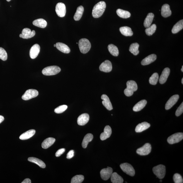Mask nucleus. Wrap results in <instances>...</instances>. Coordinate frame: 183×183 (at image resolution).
<instances>
[{
  "label": "nucleus",
  "mask_w": 183,
  "mask_h": 183,
  "mask_svg": "<svg viewBox=\"0 0 183 183\" xmlns=\"http://www.w3.org/2000/svg\"><path fill=\"white\" fill-rule=\"evenodd\" d=\"M183 28V20H180L174 25L172 30L173 34H176L180 31Z\"/></svg>",
  "instance_id": "nucleus-34"
},
{
  "label": "nucleus",
  "mask_w": 183,
  "mask_h": 183,
  "mask_svg": "<svg viewBox=\"0 0 183 183\" xmlns=\"http://www.w3.org/2000/svg\"><path fill=\"white\" fill-rule=\"evenodd\" d=\"M35 34L36 32L34 30L31 31L30 29L25 28L22 30V34L19 35V37L23 39H27L34 37Z\"/></svg>",
  "instance_id": "nucleus-12"
},
{
  "label": "nucleus",
  "mask_w": 183,
  "mask_h": 183,
  "mask_svg": "<svg viewBox=\"0 0 183 183\" xmlns=\"http://www.w3.org/2000/svg\"><path fill=\"white\" fill-rule=\"evenodd\" d=\"M182 84H183V79L182 78Z\"/></svg>",
  "instance_id": "nucleus-50"
},
{
  "label": "nucleus",
  "mask_w": 183,
  "mask_h": 183,
  "mask_svg": "<svg viewBox=\"0 0 183 183\" xmlns=\"http://www.w3.org/2000/svg\"><path fill=\"white\" fill-rule=\"evenodd\" d=\"M113 170L111 167H107V168L102 169L100 172L102 179L104 180H108L111 176Z\"/></svg>",
  "instance_id": "nucleus-11"
},
{
  "label": "nucleus",
  "mask_w": 183,
  "mask_h": 183,
  "mask_svg": "<svg viewBox=\"0 0 183 183\" xmlns=\"http://www.w3.org/2000/svg\"><path fill=\"white\" fill-rule=\"evenodd\" d=\"M90 119L89 115L87 113L83 114L78 118L77 124L79 126H84L88 122Z\"/></svg>",
  "instance_id": "nucleus-16"
},
{
  "label": "nucleus",
  "mask_w": 183,
  "mask_h": 183,
  "mask_svg": "<svg viewBox=\"0 0 183 183\" xmlns=\"http://www.w3.org/2000/svg\"><path fill=\"white\" fill-rule=\"evenodd\" d=\"M65 151V149L62 148L58 150L56 154V157H59L61 156V155L64 154Z\"/></svg>",
  "instance_id": "nucleus-45"
},
{
  "label": "nucleus",
  "mask_w": 183,
  "mask_h": 183,
  "mask_svg": "<svg viewBox=\"0 0 183 183\" xmlns=\"http://www.w3.org/2000/svg\"><path fill=\"white\" fill-rule=\"evenodd\" d=\"M36 130L32 129L30 130L27 131L22 134L19 137V139L22 140L28 139L36 133Z\"/></svg>",
  "instance_id": "nucleus-24"
},
{
  "label": "nucleus",
  "mask_w": 183,
  "mask_h": 183,
  "mask_svg": "<svg viewBox=\"0 0 183 183\" xmlns=\"http://www.w3.org/2000/svg\"><path fill=\"white\" fill-rule=\"evenodd\" d=\"M147 104V101L146 100H142L135 105L133 107V110L135 112H139L141 111L146 106Z\"/></svg>",
  "instance_id": "nucleus-27"
},
{
  "label": "nucleus",
  "mask_w": 183,
  "mask_h": 183,
  "mask_svg": "<svg viewBox=\"0 0 183 183\" xmlns=\"http://www.w3.org/2000/svg\"><path fill=\"white\" fill-rule=\"evenodd\" d=\"M172 14L171 11L170 10V6L168 4H165L162 7L161 14L162 16L166 18L170 16Z\"/></svg>",
  "instance_id": "nucleus-21"
},
{
  "label": "nucleus",
  "mask_w": 183,
  "mask_h": 183,
  "mask_svg": "<svg viewBox=\"0 0 183 183\" xmlns=\"http://www.w3.org/2000/svg\"><path fill=\"white\" fill-rule=\"evenodd\" d=\"M106 4L104 1H101L95 5L93 9L92 16L95 18L101 17L106 9Z\"/></svg>",
  "instance_id": "nucleus-1"
},
{
  "label": "nucleus",
  "mask_w": 183,
  "mask_h": 183,
  "mask_svg": "<svg viewBox=\"0 0 183 183\" xmlns=\"http://www.w3.org/2000/svg\"><path fill=\"white\" fill-rule=\"evenodd\" d=\"M139 45L137 43H134L130 45L129 51L134 56H137L139 53Z\"/></svg>",
  "instance_id": "nucleus-37"
},
{
  "label": "nucleus",
  "mask_w": 183,
  "mask_h": 183,
  "mask_svg": "<svg viewBox=\"0 0 183 183\" xmlns=\"http://www.w3.org/2000/svg\"><path fill=\"white\" fill-rule=\"evenodd\" d=\"M162 180H160V182H162Z\"/></svg>",
  "instance_id": "nucleus-53"
},
{
  "label": "nucleus",
  "mask_w": 183,
  "mask_h": 183,
  "mask_svg": "<svg viewBox=\"0 0 183 183\" xmlns=\"http://www.w3.org/2000/svg\"><path fill=\"white\" fill-rule=\"evenodd\" d=\"M40 51V47L38 44H35L30 50V56L32 59H36L39 54Z\"/></svg>",
  "instance_id": "nucleus-15"
},
{
  "label": "nucleus",
  "mask_w": 183,
  "mask_h": 183,
  "mask_svg": "<svg viewBox=\"0 0 183 183\" xmlns=\"http://www.w3.org/2000/svg\"><path fill=\"white\" fill-rule=\"evenodd\" d=\"M101 99L103 100L102 104L109 111H111L113 109L112 104L108 97L105 94L102 95L101 96Z\"/></svg>",
  "instance_id": "nucleus-19"
},
{
  "label": "nucleus",
  "mask_w": 183,
  "mask_h": 183,
  "mask_svg": "<svg viewBox=\"0 0 183 183\" xmlns=\"http://www.w3.org/2000/svg\"><path fill=\"white\" fill-rule=\"evenodd\" d=\"M56 48L59 51L64 53L68 54L70 52V49L67 45L61 42H57L56 44Z\"/></svg>",
  "instance_id": "nucleus-23"
},
{
  "label": "nucleus",
  "mask_w": 183,
  "mask_h": 183,
  "mask_svg": "<svg viewBox=\"0 0 183 183\" xmlns=\"http://www.w3.org/2000/svg\"><path fill=\"white\" fill-rule=\"evenodd\" d=\"M121 169L125 173L131 176H134L135 175V170L132 165L127 163L120 165Z\"/></svg>",
  "instance_id": "nucleus-6"
},
{
  "label": "nucleus",
  "mask_w": 183,
  "mask_h": 183,
  "mask_svg": "<svg viewBox=\"0 0 183 183\" xmlns=\"http://www.w3.org/2000/svg\"><path fill=\"white\" fill-rule=\"evenodd\" d=\"M74 150H70L69 152L67 153V158L68 159H72V157H73L74 156Z\"/></svg>",
  "instance_id": "nucleus-46"
},
{
  "label": "nucleus",
  "mask_w": 183,
  "mask_h": 183,
  "mask_svg": "<svg viewBox=\"0 0 183 183\" xmlns=\"http://www.w3.org/2000/svg\"><path fill=\"white\" fill-rule=\"evenodd\" d=\"M111 181L113 183H122L124 180L117 173H112L111 176Z\"/></svg>",
  "instance_id": "nucleus-32"
},
{
  "label": "nucleus",
  "mask_w": 183,
  "mask_h": 183,
  "mask_svg": "<svg viewBox=\"0 0 183 183\" xmlns=\"http://www.w3.org/2000/svg\"><path fill=\"white\" fill-rule=\"evenodd\" d=\"M181 71L182 72H183V66H182V68L181 69Z\"/></svg>",
  "instance_id": "nucleus-49"
},
{
  "label": "nucleus",
  "mask_w": 183,
  "mask_h": 183,
  "mask_svg": "<svg viewBox=\"0 0 183 183\" xmlns=\"http://www.w3.org/2000/svg\"><path fill=\"white\" fill-rule=\"evenodd\" d=\"M29 161L38 165L39 166L42 168H45L46 167V164L41 160L36 158L34 157H29L28 159Z\"/></svg>",
  "instance_id": "nucleus-31"
},
{
  "label": "nucleus",
  "mask_w": 183,
  "mask_h": 183,
  "mask_svg": "<svg viewBox=\"0 0 183 183\" xmlns=\"http://www.w3.org/2000/svg\"><path fill=\"white\" fill-rule=\"evenodd\" d=\"M108 49L110 53L114 56H119V52L117 47L113 44H110L108 46Z\"/></svg>",
  "instance_id": "nucleus-36"
},
{
  "label": "nucleus",
  "mask_w": 183,
  "mask_h": 183,
  "mask_svg": "<svg viewBox=\"0 0 183 183\" xmlns=\"http://www.w3.org/2000/svg\"><path fill=\"white\" fill-rule=\"evenodd\" d=\"M127 88L124 90V93L126 96H131L134 92L138 89L137 85L136 82L133 81H129L127 83Z\"/></svg>",
  "instance_id": "nucleus-2"
},
{
  "label": "nucleus",
  "mask_w": 183,
  "mask_h": 183,
  "mask_svg": "<svg viewBox=\"0 0 183 183\" xmlns=\"http://www.w3.org/2000/svg\"><path fill=\"white\" fill-rule=\"evenodd\" d=\"M118 16L123 19H127L131 16V13L129 11L121 9H118L116 11Z\"/></svg>",
  "instance_id": "nucleus-35"
},
{
  "label": "nucleus",
  "mask_w": 183,
  "mask_h": 183,
  "mask_svg": "<svg viewBox=\"0 0 183 183\" xmlns=\"http://www.w3.org/2000/svg\"><path fill=\"white\" fill-rule=\"evenodd\" d=\"M4 120V117L3 116H1V115H0V124H1L2 122H3Z\"/></svg>",
  "instance_id": "nucleus-48"
},
{
  "label": "nucleus",
  "mask_w": 183,
  "mask_h": 183,
  "mask_svg": "<svg viewBox=\"0 0 183 183\" xmlns=\"http://www.w3.org/2000/svg\"><path fill=\"white\" fill-rule=\"evenodd\" d=\"M56 11L57 16L63 17L65 16L66 12V7L64 4L62 2L57 4L56 7Z\"/></svg>",
  "instance_id": "nucleus-10"
},
{
  "label": "nucleus",
  "mask_w": 183,
  "mask_h": 183,
  "mask_svg": "<svg viewBox=\"0 0 183 183\" xmlns=\"http://www.w3.org/2000/svg\"><path fill=\"white\" fill-rule=\"evenodd\" d=\"M119 30L123 35L126 36H131L133 34L131 29L129 27L125 26L120 27Z\"/></svg>",
  "instance_id": "nucleus-26"
},
{
  "label": "nucleus",
  "mask_w": 183,
  "mask_h": 183,
  "mask_svg": "<svg viewBox=\"0 0 183 183\" xmlns=\"http://www.w3.org/2000/svg\"><path fill=\"white\" fill-rule=\"evenodd\" d=\"M84 177L82 175H77L72 178L71 183H81L84 181Z\"/></svg>",
  "instance_id": "nucleus-40"
},
{
  "label": "nucleus",
  "mask_w": 183,
  "mask_h": 183,
  "mask_svg": "<svg viewBox=\"0 0 183 183\" xmlns=\"http://www.w3.org/2000/svg\"><path fill=\"white\" fill-rule=\"evenodd\" d=\"M93 139V136L92 134L88 133L87 134L84 138L82 142V145L84 148L85 149L87 147L89 143L92 141Z\"/></svg>",
  "instance_id": "nucleus-30"
},
{
  "label": "nucleus",
  "mask_w": 183,
  "mask_h": 183,
  "mask_svg": "<svg viewBox=\"0 0 183 183\" xmlns=\"http://www.w3.org/2000/svg\"><path fill=\"white\" fill-rule=\"evenodd\" d=\"M54 47H56V44H54Z\"/></svg>",
  "instance_id": "nucleus-52"
},
{
  "label": "nucleus",
  "mask_w": 183,
  "mask_h": 183,
  "mask_svg": "<svg viewBox=\"0 0 183 183\" xmlns=\"http://www.w3.org/2000/svg\"><path fill=\"white\" fill-rule=\"evenodd\" d=\"M61 69L57 66H51L45 67L42 70V73L44 76H51L59 73Z\"/></svg>",
  "instance_id": "nucleus-4"
},
{
  "label": "nucleus",
  "mask_w": 183,
  "mask_h": 183,
  "mask_svg": "<svg viewBox=\"0 0 183 183\" xmlns=\"http://www.w3.org/2000/svg\"><path fill=\"white\" fill-rule=\"evenodd\" d=\"M39 95V92L36 90L30 89L27 90L22 96V99L27 101L36 97Z\"/></svg>",
  "instance_id": "nucleus-8"
},
{
  "label": "nucleus",
  "mask_w": 183,
  "mask_h": 183,
  "mask_svg": "<svg viewBox=\"0 0 183 183\" xmlns=\"http://www.w3.org/2000/svg\"><path fill=\"white\" fill-rule=\"evenodd\" d=\"M159 74L157 73H155L152 75L149 80L150 83L152 85H156L159 80Z\"/></svg>",
  "instance_id": "nucleus-39"
},
{
  "label": "nucleus",
  "mask_w": 183,
  "mask_h": 183,
  "mask_svg": "<svg viewBox=\"0 0 183 183\" xmlns=\"http://www.w3.org/2000/svg\"><path fill=\"white\" fill-rule=\"evenodd\" d=\"M79 46L80 51L82 53L86 54L91 48V44L88 39H82L79 40Z\"/></svg>",
  "instance_id": "nucleus-3"
},
{
  "label": "nucleus",
  "mask_w": 183,
  "mask_h": 183,
  "mask_svg": "<svg viewBox=\"0 0 183 183\" xmlns=\"http://www.w3.org/2000/svg\"><path fill=\"white\" fill-rule=\"evenodd\" d=\"M179 96L178 95H175L172 96L167 102L165 104V109L168 110L171 109L174 105L176 103L179 99Z\"/></svg>",
  "instance_id": "nucleus-14"
},
{
  "label": "nucleus",
  "mask_w": 183,
  "mask_h": 183,
  "mask_svg": "<svg viewBox=\"0 0 183 183\" xmlns=\"http://www.w3.org/2000/svg\"><path fill=\"white\" fill-rule=\"evenodd\" d=\"M31 183V180L29 179H25L21 183Z\"/></svg>",
  "instance_id": "nucleus-47"
},
{
  "label": "nucleus",
  "mask_w": 183,
  "mask_h": 183,
  "mask_svg": "<svg viewBox=\"0 0 183 183\" xmlns=\"http://www.w3.org/2000/svg\"><path fill=\"white\" fill-rule=\"evenodd\" d=\"M183 112V103H182V104H180V106L178 108L176 113H175V115L176 116H179L180 115H182Z\"/></svg>",
  "instance_id": "nucleus-44"
},
{
  "label": "nucleus",
  "mask_w": 183,
  "mask_h": 183,
  "mask_svg": "<svg viewBox=\"0 0 183 183\" xmlns=\"http://www.w3.org/2000/svg\"><path fill=\"white\" fill-rule=\"evenodd\" d=\"M156 25L153 24L152 25L149 27H147L145 30V33L148 36H151L153 34L156 30Z\"/></svg>",
  "instance_id": "nucleus-38"
},
{
  "label": "nucleus",
  "mask_w": 183,
  "mask_h": 183,
  "mask_svg": "<svg viewBox=\"0 0 183 183\" xmlns=\"http://www.w3.org/2000/svg\"><path fill=\"white\" fill-rule=\"evenodd\" d=\"M67 106L66 105H61L56 108L54 112L57 114H61L64 112L67 109Z\"/></svg>",
  "instance_id": "nucleus-41"
},
{
  "label": "nucleus",
  "mask_w": 183,
  "mask_h": 183,
  "mask_svg": "<svg viewBox=\"0 0 183 183\" xmlns=\"http://www.w3.org/2000/svg\"><path fill=\"white\" fill-rule=\"evenodd\" d=\"M150 127V124L146 122H144L137 125L135 131L137 133L142 132L148 129Z\"/></svg>",
  "instance_id": "nucleus-22"
},
{
  "label": "nucleus",
  "mask_w": 183,
  "mask_h": 183,
  "mask_svg": "<svg viewBox=\"0 0 183 183\" xmlns=\"http://www.w3.org/2000/svg\"><path fill=\"white\" fill-rule=\"evenodd\" d=\"M7 1L9 2L11 1V0H6Z\"/></svg>",
  "instance_id": "nucleus-51"
},
{
  "label": "nucleus",
  "mask_w": 183,
  "mask_h": 183,
  "mask_svg": "<svg viewBox=\"0 0 183 183\" xmlns=\"http://www.w3.org/2000/svg\"><path fill=\"white\" fill-rule=\"evenodd\" d=\"M112 66L111 62L108 60H106L100 65L99 69L100 71L109 73L111 71Z\"/></svg>",
  "instance_id": "nucleus-13"
},
{
  "label": "nucleus",
  "mask_w": 183,
  "mask_h": 183,
  "mask_svg": "<svg viewBox=\"0 0 183 183\" xmlns=\"http://www.w3.org/2000/svg\"><path fill=\"white\" fill-rule=\"evenodd\" d=\"M154 17V15L153 13H150L147 14L144 20V26L145 27L147 28L151 26Z\"/></svg>",
  "instance_id": "nucleus-29"
},
{
  "label": "nucleus",
  "mask_w": 183,
  "mask_h": 183,
  "mask_svg": "<svg viewBox=\"0 0 183 183\" xmlns=\"http://www.w3.org/2000/svg\"><path fill=\"white\" fill-rule=\"evenodd\" d=\"M183 139L182 133H177L170 136L167 139L168 143L170 144L177 143Z\"/></svg>",
  "instance_id": "nucleus-7"
},
{
  "label": "nucleus",
  "mask_w": 183,
  "mask_h": 183,
  "mask_svg": "<svg viewBox=\"0 0 183 183\" xmlns=\"http://www.w3.org/2000/svg\"><path fill=\"white\" fill-rule=\"evenodd\" d=\"M153 171L157 177L160 179H164L165 176L166 169L164 165L160 164L153 168Z\"/></svg>",
  "instance_id": "nucleus-5"
},
{
  "label": "nucleus",
  "mask_w": 183,
  "mask_h": 183,
  "mask_svg": "<svg viewBox=\"0 0 183 183\" xmlns=\"http://www.w3.org/2000/svg\"><path fill=\"white\" fill-rule=\"evenodd\" d=\"M157 59V56L155 54H152L145 57L142 60L141 64L143 66H145L151 64L154 62Z\"/></svg>",
  "instance_id": "nucleus-20"
},
{
  "label": "nucleus",
  "mask_w": 183,
  "mask_h": 183,
  "mask_svg": "<svg viewBox=\"0 0 183 183\" xmlns=\"http://www.w3.org/2000/svg\"><path fill=\"white\" fill-rule=\"evenodd\" d=\"M173 180L175 183H182L183 179L181 175L179 174H175L173 176Z\"/></svg>",
  "instance_id": "nucleus-43"
},
{
  "label": "nucleus",
  "mask_w": 183,
  "mask_h": 183,
  "mask_svg": "<svg viewBox=\"0 0 183 183\" xmlns=\"http://www.w3.org/2000/svg\"><path fill=\"white\" fill-rule=\"evenodd\" d=\"M112 131L111 127L109 126H107L105 127L104 132L102 133L100 135V139L103 141L109 138L112 134Z\"/></svg>",
  "instance_id": "nucleus-18"
},
{
  "label": "nucleus",
  "mask_w": 183,
  "mask_h": 183,
  "mask_svg": "<svg viewBox=\"0 0 183 183\" xmlns=\"http://www.w3.org/2000/svg\"><path fill=\"white\" fill-rule=\"evenodd\" d=\"M7 58V55L6 51L2 47H0V59L2 61H6Z\"/></svg>",
  "instance_id": "nucleus-42"
},
{
  "label": "nucleus",
  "mask_w": 183,
  "mask_h": 183,
  "mask_svg": "<svg viewBox=\"0 0 183 183\" xmlns=\"http://www.w3.org/2000/svg\"><path fill=\"white\" fill-rule=\"evenodd\" d=\"M84 12L83 7L81 6L77 7L76 11L74 16V19L75 21H78L81 19Z\"/></svg>",
  "instance_id": "nucleus-33"
},
{
  "label": "nucleus",
  "mask_w": 183,
  "mask_h": 183,
  "mask_svg": "<svg viewBox=\"0 0 183 183\" xmlns=\"http://www.w3.org/2000/svg\"><path fill=\"white\" fill-rule=\"evenodd\" d=\"M151 145L149 143L145 144L143 146L139 148L136 151L137 154L142 156H145L149 154L151 152Z\"/></svg>",
  "instance_id": "nucleus-9"
},
{
  "label": "nucleus",
  "mask_w": 183,
  "mask_h": 183,
  "mask_svg": "<svg viewBox=\"0 0 183 183\" xmlns=\"http://www.w3.org/2000/svg\"><path fill=\"white\" fill-rule=\"evenodd\" d=\"M170 72V70L168 67H166L164 70L159 79V82L160 84H163L166 82Z\"/></svg>",
  "instance_id": "nucleus-17"
},
{
  "label": "nucleus",
  "mask_w": 183,
  "mask_h": 183,
  "mask_svg": "<svg viewBox=\"0 0 183 183\" xmlns=\"http://www.w3.org/2000/svg\"><path fill=\"white\" fill-rule=\"evenodd\" d=\"M56 139L50 137L44 140L41 144L42 147L44 149H47L54 144Z\"/></svg>",
  "instance_id": "nucleus-25"
},
{
  "label": "nucleus",
  "mask_w": 183,
  "mask_h": 183,
  "mask_svg": "<svg viewBox=\"0 0 183 183\" xmlns=\"http://www.w3.org/2000/svg\"><path fill=\"white\" fill-rule=\"evenodd\" d=\"M33 24L34 26L41 27L42 28H44L47 26V21L43 19H39L34 20L33 22Z\"/></svg>",
  "instance_id": "nucleus-28"
}]
</instances>
